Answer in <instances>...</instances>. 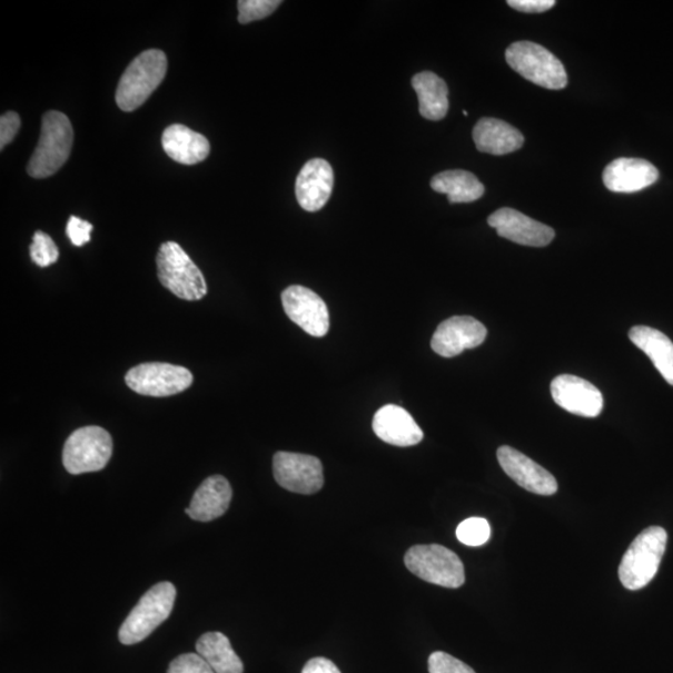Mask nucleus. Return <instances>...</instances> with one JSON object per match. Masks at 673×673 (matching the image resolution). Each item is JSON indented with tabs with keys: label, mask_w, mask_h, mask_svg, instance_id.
I'll return each mask as SVG.
<instances>
[{
	"label": "nucleus",
	"mask_w": 673,
	"mask_h": 673,
	"mask_svg": "<svg viewBox=\"0 0 673 673\" xmlns=\"http://www.w3.org/2000/svg\"><path fill=\"white\" fill-rule=\"evenodd\" d=\"M666 545L667 533L664 527L650 526L640 533L621 561V584L633 592L647 586L659 572Z\"/></svg>",
	"instance_id": "obj_1"
},
{
	"label": "nucleus",
	"mask_w": 673,
	"mask_h": 673,
	"mask_svg": "<svg viewBox=\"0 0 673 673\" xmlns=\"http://www.w3.org/2000/svg\"><path fill=\"white\" fill-rule=\"evenodd\" d=\"M75 130L63 112L48 111L41 121L38 147L29 160L27 171L34 179L55 175L70 157Z\"/></svg>",
	"instance_id": "obj_2"
},
{
	"label": "nucleus",
	"mask_w": 673,
	"mask_h": 673,
	"mask_svg": "<svg viewBox=\"0 0 673 673\" xmlns=\"http://www.w3.org/2000/svg\"><path fill=\"white\" fill-rule=\"evenodd\" d=\"M167 71L168 59L161 50L150 49L135 58L119 81V108L128 112L140 108L159 88Z\"/></svg>",
	"instance_id": "obj_3"
},
{
	"label": "nucleus",
	"mask_w": 673,
	"mask_h": 673,
	"mask_svg": "<svg viewBox=\"0 0 673 673\" xmlns=\"http://www.w3.org/2000/svg\"><path fill=\"white\" fill-rule=\"evenodd\" d=\"M176 587L164 582L152 586L123 621L119 630L122 645H135L149 637L172 613Z\"/></svg>",
	"instance_id": "obj_4"
},
{
	"label": "nucleus",
	"mask_w": 673,
	"mask_h": 673,
	"mask_svg": "<svg viewBox=\"0 0 673 673\" xmlns=\"http://www.w3.org/2000/svg\"><path fill=\"white\" fill-rule=\"evenodd\" d=\"M507 65L535 86L562 90L567 86L566 70L551 51L532 41H517L506 49Z\"/></svg>",
	"instance_id": "obj_5"
},
{
	"label": "nucleus",
	"mask_w": 673,
	"mask_h": 673,
	"mask_svg": "<svg viewBox=\"0 0 673 673\" xmlns=\"http://www.w3.org/2000/svg\"><path fill=\"white\" fill-rule=\"evenodd\" d=\"M157 264L161 285L175 296L186 301H199L206 296L207 285L200 268L179 244H162Z\"/></svg>",
	"instance_id": "obj_6"
},
{
	"label": "nucleus",
	"mask_w": 673,
	"mask_h": 673,
	"mask_svg": "<svg viewBox=\"0 0 673 673\" xmlns=\"http://www.w3.org/2000/svg\"><path fill=\"white\" fill-rule=\"evenodd\" d=\"M404 564L412 574L434 585L458 588L465 583L459 556L442 545L412 546L404 556Z\"/></svg>",
	"instance_id": "obj_7"
},
{
	"label": "nucleus",
	"mask_w": 673,
	"mask_h": 673,
	"mask_svg": "<svg viewBox=\"0 0 673 673\" xmlns=\"http://www.w3.org/2000/svg\"><path fill=\"white\" fill-rule=\"evenodd\" d=\"M112 454L108 430L91 426L76 430L65 444L63 464L70 474L99 472L107 467Z\"/></svg>",
	"instance_id": "obj_8"
},
{
	"label": "nucleus",
	"mask_w": 673,
	"mask_h": 673,
	"mask_svg": "<svg viewBox=\"0 0 673 673\" xmlns=\"http://www.w3.org/2000/svg\"><path fill=\"white\" fill-rule=\"evenodd\" d=\"M126 380L129 388L141 396L170 397L188 389L194 376L184 367L154 362L131 368Z\"/></svg>",
	"instance_id": "obj_9"
},
{
	"label": "nucleus",
	"mask_w": 673,
	"mask_h": 673,
	"mask_svg": "<svg viewBox=\"0 0 673 673\" xmlns=\"http://www.w3.org/2000/svg\"><path fill=\"white\" fill-rule=\"evenodd\" d=\"M276 482L288 492L315 494L325 484L324 465L313 455L278 452L274 457Z\"/></svg>",
	"instance_id": "obj_10"
},
{
	"label": "nucleus",
	"mask_w": 673,
	"mask_h": 673,
	"mask_svg": "<svg viewBox=\"0 0 673 673\" xmlns=\"http://www.w3.org/2000/svg\"><path fill=\"white\" fill-rule=\"evenodd\" d=\"M286 315L306 334L325 337L329 329L328 308L323 298L304 286H289L283 293Z\"/></svg>",
	"instance_id": "obj_11"
},
{
	"label": "nucleus",
	"mask_w": 673,
	"mask_h": 673,
	"mask_svg": "<svg viewBox=\"0 0 673 673\" xmlns=\"http://www.w3.org/2000/svg\"><path fill=\"white\" fill-rule=\"evenodd\" d=\"M488 335L485 326L471 316H454L442 323L432 338L437 355L452 358L465 349L479 347Z\"/></svg>",
	"instance_id": "obj_12"
},
{
	"label": "nucleus",
	"mask_w": 673,
	"mask_h": 673,
	"mask_svg": "<svg viewBox=\"0 0 673 673\" xmlns=\"http://www.w3.org/2000/svg\"><path fill=\"white\" fill-rule=\"evenodd\" d=\"M552 396L558 407L580 417L595 418L602 413L604 398L592 383L572 375L552 382Z\"/></svg>",
	"instance_id": "obj_13"
},
{
	"label": "nucleus",
	"mask_w": 673,
	"mask_h": 673,
	"mask_svg": "<svg viewBox=\"0 0 673 673\" xmlns=\"http://www.w3.org/2000/svg\"><path fill=\"white\" fill-rule=\"evenodd\" d=\"M488 224L501 237L517 245L545 247L554 240L551 226L537 222L519 211L504 207L489 216Z\"/></svg>",
	"instance_id": "obj_14"
},
{
	"label": "nucleus",
	"mask_w": 673,
	"mask_h": 673,
	"mask_svg": "<svg viewBox=\"0 0 673 673\" xmlns=\"http://www.w3.org/2000/svg\"><path fill=\"white\" fill-rule=\"evenodd\" d=\"M496 455L507 476L525 491L538 495H554L557 492L558 486L554 475L525 454L503 445Z\"/></svg>",
	"instance_id": "obj_15"
},
{
	"label": "nucleus",
	"mask_w": 673,
	"mask_h": 673,
	"mask_svg": "<svg viewBox=\"0 0 673 673\" xmlns=\"http://www.w3.org/2000/svg\"><path fill=\"white\" fill-rule=\"evenodd\" d=\"M333 167L324 159L308 161L296 180V198L308 212H316L328 202L334 190Z\"/></svg>",
	"instance_id": "obj_16"
},
{
	"label": "nucleus",
	"mask_w": 673,
	"mask_h": 673,
	"mask_svg": "<svg viewBox=\"0 0 673 673\" xmlns=\"http://www.w3.org/2000/svg\"><path fill=\"white\" fill-rule=\"evenodd\" d=\"M606 189L617 194L639 192L659 180V170L642 159L620 158L604 170Z\"/></svg>",
	"instance_id": "obj_17"
},
{
	"label": "nucleus",
	"mask_w": 673,
	"mask_h": 673,
	"mask_svg": "<svg viewBox=\"0 0 673 673\" xmlns=\"http://www.w3.org/2000/svg\"><path fill=\"white\" fill-rule=\"evenodd\" d=\"M376 436L396 447H412L422 442L424 434L410 414L395 404L382 407L373 418Z\"/></svg>",
	"instance_id": "obj_18"
},
{
	"label": "nucleus",
	"mask_w": 673,
	"mask_h": 673,
	"mask_svg": "<svg viewBox=\"0 0 673 673\" xmlns=\"http://www.w3.org/2000/svg\"><path fill=\"white\" fill-rule=\"evenodd\" d=\"M231 499L232 488L229 481L221 475H212L195 492L185 513L196 522H212L229 509Z\"/></svg>",
	"instance_id": "obj_19"
},
{
	"label": "nucleus",
	"mask_w": 673,
	"mask_h": 673,
	"mask_svg": "<svg viewBox=\"0 0 673 673\" xmlns=\"http://www.w3.org/2000/svg\"><path fill=\"white\" fill-rule=\"evenodd\" d=\"M476 149L481 152L507 155L519 150L524 145L523 133L499 119L483 118L473 130Z\"/></svg>",
	"instance_id": "obj_20"
},
{
	"label": "nucleus",
	"mask_w": 673,
	"mask_h": 673,
	"mask_svg": "<svg viewBox=\"0 0 673 673\" xmlns=\"http://www.w3.org/2000/svg\"><path fill=\"white\" fill-rule=\"evenodd\" d=\"M162 148L172 160L182 165L199 164L210 154L209 140L181 123H174L164 131Z\"/></svg>",
	"instance_id": "obj_21"
},
{
	"label": "nucleus",
	"mask_w": 673,
	"mask_h": 673,
	"mask_svg": "<svg viewBox=\"0 0 673 673\" xmlns=\"http://www.w3.org/2000/svg\"><path fill=\"white\" fill-rule=\"evenodd\" d=\"M629 337L637 348L645 352L661 376L673 386V342L660 330L647 326L631 328Z\"/></svg>",
	"instance_id": "obj_22"
},
{
	"label": "nucleus",
	"mask_w": 673,
	"mask_h": 673,
	"mask_svg": "<svg viewBox=\"0 0 673 673\" xmlns=\"http://www.w3.org/2000/svg\"><path fill=\"white\" fill-rule=\"evenodd\" d=\"M413 89L419 100V112L424 119L438 121L447 117L449 110L448 87L430 71H423L412 79Z\"/></svg>",
	"instance_id": "obj_23"
},
{
	"label": "nucleus",
	"mask_w": 673,
	"mask_h": 673,
	"mask_svg": "<svg viewBox=\"0 0 673 673\" xmlns=\"http://www.w3.org/2000/svg\"><path fill=\"white\" fill-rule=\"evenodd\" d=\"M432 189L448 196L452 204H468L479 200L484 195V185L475 175L464 170L441 172L432 179Z\"/></svg>",
	"instance_id": "obj_24"
},
{
	"label": "nucleus",
	"mask_w": 673,
	"mask_h": 673,
	"mask_svg": "<svg viewBox=\"0 0 673 673\" xmlns=\"http://www.w3.org/2000/svg\"><path fill=\"white\" fill-rule=\"evenodd\" d=\"M196 651L215 673H244V664L231 642L221 633H207L196 642Z\"/></svg>",
	"instance_id": "obj_25"
},
{
	"label": "nucleus",
	"mask_w": 673,
	"mask_h": 673,
	"mask_svg": "<svg viewBox=\"0 0 673 673\" xmlns=\"http://www.w3.org/2000/svg\"><path fill=\"white\" fill-rule=\"evenodd\" d=\"M458 541L467 546H482L489 542L491 525L483 517H469L457 527Z\"/></svg>",
	"instance_id": "obj_26"
},
{
	"label": "nucleus",
	"mask_w": 673,
	"mask_h": 673,
	"mask_svg": "<svg viewBox=\"0 0 673 673\" xmlns=\"http://www.w3.org/2000/svg\"><path fill=\"white\" fill-rule=\"evenodd\" d=\"M279 0H240L237 3L238 22L248 24L271 16L281 6Z\"/></svg>",
	"instance_id": "obj_27"
},
{
	"label": "nucleus",
	"mask_w": 673,
	"mask_h": 673,
	"mask_svg": "<svg viewBox=\"0 0 673 673\" xmlns=\"http://www.w3.org/2000/svg\"><path fill=\"white\" fill-rule=\"evenodd\" d=\"M30 257L39 267L56 264L59 258V250L53 238L46 232L37 231L33 236V244L30 245Z\"/></svg>",
	"instance_id": "obj_28"
},
{
	"label": "nucleus",
	"mask_w": 673,
	"mask_h": 673,
	"mask_svg": "<svg viewBox=\"0 0 673 673\" xmlns=\"http://www.w3.org/2000/svg\"><path fill=\"white\" fill-rule=\"evenodd\" d=\"M428 667L429 673H475L467 664L442 651L430 655Z\"/></svg>",
	"instance_id": "obj_29"
},
{
	"label": "nucleus",
	"mask_w": 673,
	"mask_h": 673,
	"mask_svg": "<svg viewBox=\"0 0 673 673\" xmlns=\"http://www.w3.org/2000/svg\"><path fill=\"white\" fill-rule=\"evenodd\" d=\"M168 673H215V671L199 654H185L171 662Z\"/></svg>",
	"instance_id": "obj_30"
},
{
	"label": "nucleus",
	"mask_w": 673,
	"mask_h": 673,
	"mask_svg": "<svg viewBox=\"0 0 673 673\" xmlns=\"http://www.w3.org/2000/svg\"><path fill=\"white\" fill-rule=\"evenodd\" d=\"M91 231L92 225L90 222L81 220L76 216L70 217L67 225V235L72 245L80 247L88 244Z\"/></svg>",
	"instance_id": "obj_31"
},
{
	"label": "nucleus",
	"mask_w": 673,
	"mask_h": 673,
	"mask_svg": "<svg viewBox=\"0 0 673 673\" xmlns=\"http://www.w3.org/2000/svg\"><path fill=\"white\" fill-rule=\"evenodd\" d=\"M20 128V118L17 112L9 111L0 118V148L2 150L12 142Z\"/></svg>",
	"instance_id": "obj_32"
},
{
	"label": "nucleus",
	"mask_w": 673,
	"mask_h": 673,
	"mask_svg": "<svg viewBox=\"0 0 673 673\" xmlns=\"http://www.w3.org/2000/svg\"><path fill=\"white\" fill-rule=\"evenodd\" d=\"M556 3L554 0H509L507 6L523 13H544L552 9Z\"/></svg>",
	"instance_id": "obj_33"
},
{
	"label": "nucleus",
	"mask_w": 673,
	"mask_h": 673,
	"mask_svg": "<svg viewBox=\"0 0 673 673\" xmlns=\"http://www.w3.org/2000/svg\"><path fill=\"white\" fill-rule=\"evenodd\" d=\"M303 673H340V671L333 661L325 657H315L307 662Z\"/></svg>",
	"instance_id": "obj_34"
}]
</instances>
